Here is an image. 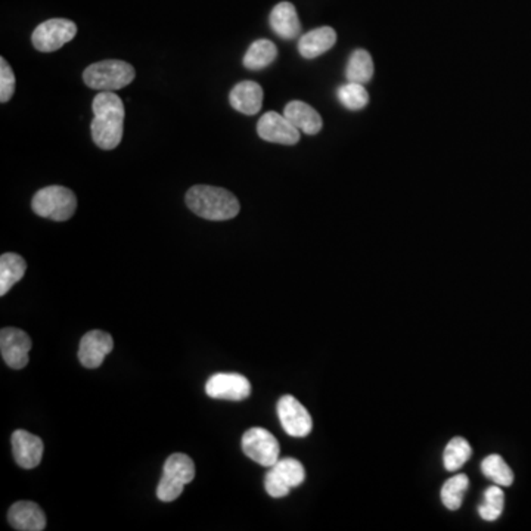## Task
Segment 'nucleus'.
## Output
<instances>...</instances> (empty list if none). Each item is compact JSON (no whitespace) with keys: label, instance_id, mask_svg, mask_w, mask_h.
Listing matches in <instances>:
<instances>
[{"label":"nucleus","instance_id":"f257e3e1","mask_svg":"<svg viewBox=\"0 0 531 531\" xmlns=\"http://www.w3.org/2000/svg\"><path fill=\"white\" fill-rule=\"evenodd\" d=\"M92 110L94 120L90 124V132L94 142L101 150H115L122 142L126 118L122 97L114 92H99L95 96Z\"/></svg>","mask_w":531,"mask_h":531},{"label":"nucleus","instance_id":"f03ea898","mask_svg":"<svg viewBox=\"0 0 531 531\" xmlns=\"http://www.w3.org/2000/svg\"><path fill=\"white\" fill-rule=\"evenodd\" d=\"M187 206L195 215L213 222L231 220L238 215L240 201L224 188L197 185L187 192Z\"/></svg>","mask_w":531,"mask_h":531},{"label":"nucleus","instance_id":"7ed1b4c3","mask_svg":"<svg viewBox=\"0 0 531 531\" xmlns=\"http://www.w3.org/2000/svg\"><path fill=\"white\" fill-rule=\"evenodd\" d=\"M136 78L133 67L126 61L106 60L89 65L83 73V80L90 89L114 92L130 85Z\"/></svg>","mask_w":531,"mask_h":531},{"label":"nucleus","instance_id":"20e7f679","mask_svg":"<svg viewBox=\"0 0 531 531\" xmlns=\"http://www.w3.org/2000/svg\"><path fill=\"white\" fill-rule=\"evenodd\" d=\"M32 208L37 215L53 222H67L78 210V197L69 188H43L32 197Z\"/></svg>","mask_w":531,"mask_h":531},{"label":"nucleus","instance_id":"39448f33","mask_svg":"<svg viewBox=\"0 0 531 531\" xmlns=\"http://www.w3.org/2000/svg\"><path fill=\"white\" fill-rule=\"evenodd\" d=\"M195 479V463L188 454L175 453L167 459L157 487V498L161 502H173L182 495L183 489Z\"/></svg>","mask_w":531,"mask_h":531},{"label":"nucleus","instance_id":"423d86ee","mask_svg":"<svg viewBox=\"0 0 531 531\" xmlns=\"http://www.w3.org/2000/svg\"><path fill=\"white\" fill-rule=\"evenodd\" d=\"M306 471L303 463L294 458L279 459L273 467L269 468L264 477V489L269 496L279 499L289 495L294 487L305 483Z\"/></svg>","mask_w":531,"mask_h":531},{"label":"nucleus","instance_id":"0eeeda50","mask_svg":"<svg viewBox=\"0 0 531 531\" xmlns=\"http://www.w3.org/2000/svg\"><path fill=\"white\" fill-rule=\"evenodd\" d=\"M78 36V25L65 18H53L37 25L32 34V46L39 52H55Z\"/></svg>","mask_w":531,"mask_h":531},{"label":"nucleus","instance_id":"6e6552de","mask_svg":"<svg viewBox=\"0 0 531 531\" xmlns=\"http://www.w3.org/2000/svg\"><path fill=\"white\" fill-rule=\"evenodd\" d=\"M241 444L243 453L261 467H273L279 461V443L272 433L264 428H250L243 435Z\"/></svg>","mask_w":531,"mask_h":531},{"label":"nucleus","instance_id":"1a4fd4ad","mask_svg":"<svg viewBox=\"0 0 531 531\" xmlns=\"http://www.w3.org/2000/svg\"><path fill=\"white\" fill-rule=\"evenodd\" d=\"M278 417L280 426L291 437H306L313 428V419L305 406L294 396H282L278 402Z\"/></svg>","mask_w":531,"mask_h":531},{"label":"nucleus","instance_id":"9d476101","mask_svg":"<svg viewBox=\"0 0 531 531\" xmlns=\"http://www.w3.org/2000/svg\"><path fill=\"white\" fill-rule=\"evenodd\" d=\"M206 393L211 398L241 402L252 394V384L240 373H215L206 384Z\"/></svg>","mask_w":531,"mask_h":531},{"label":"nucleus","instance_id":"9b49d317","mask_svg":"<svg viewBox=\"0 0 531 531\" xmlns=\"http://www.w3.org/2000/svg\"><path fill=\"white\" fill-rule=\"evenodd\" d=\"M257 133L266 142L296 145L300 141V130L288 118L275 111H269L257 123Z\"/></svg>","mask_w":531,"mask_h":531},{"label":"nucleus","instance_id":"f8f14e48","mask_svg":"<svg viewBox=\"0 0 531 531\" xmlns=\"http://www.w3.org/2000/svg\"><path fill=\"white\" fill-rule=\"evenodd\" d=\"M32 340L29 334L16 328H4L0 333V352L5 363L13 370H23L29 363Z\"/></svg>","mask_w":531,"mask_h":531},{"label":"nucleus","instance_id":"ddd939ff","mask_svg":"<svg viewBox=\"0 0 531 531\" xmlns=\"http://www.w3.org/2000/svg\"><path fill=\"white\" fill-rule=\"evenodd\" d=\"M114 340L104 331H90L81 338L78 359L81 365L89 370H96L104 363L105 357L113 352Z\"/></svg>","mask_w":531,"mask_h":531},{"label":"nucleus","instance_id":"4468645a","mask_svg":"<svg viewBox=\"0 0 531 531\" xmlns=\"http://www.w3.org/2000/svg\"><path fill=\"white\" fill-rule=\"evenodd\" d=\"M13 452L18 467L32 470L39 467L43 458V442L41 437L30 435L29 431L16 430L13 435Z\"/></svg>","mask_w":531,"mask_h":531},{"label":"nucleus","instance_id":"2eb2a0df","mask_svg":"<svg viewBox=\"0 0 531 531\" xmlns=\"http://www.w3.org/2000/svg\"><path fill=\"white\" fill-rule=\"evenodd\" d=\"M9 524L15 530L43 531L46 528L45 512L34 502L20 500L9 508Z\"/></svg>","mask_w":531,"mask_h":531},{"label":"nucleus","instance_id":"dca6fc26","mask_svg":"<svg viewBox=\"0 0 531 531\" xmlns=\"http://www.w3.org/2000/svg\"><path fill=\"white\" fill-rule=\"evenodd\" d=\"M229 102L238 113L254 115L263 105V89L256 81H241L231 90Z\"/></svg>","mask_w":531,"mask_h":531},{"label":"nucleus","instance_id":"f3484780","mask_svg":"<svg viewBox=\"0 0 531 531\" xmlns=\"http://www.w3.org/2000/svg\"><path fill=\"white\" fill-rule=\"evenodd\" d=\"M269 23L273 32L284 41H292L300 36L301 23L297 15L296 6L289 2H280L272 9Z\"/></svg>","mask_w":531,"mask_h":531},{"label":"nucleus","instance_id":"a211bd4d","mask_svg":"<svg viewBox=\"0 0 531 531\" xmlns=\"http://www.w3.org/2000/svg\"><path fill=\"white\" fill-rule=\"evenodd\" d=\"M337 43V32L333 27H319L306 32L298 41V52L306 60H315L328 52Z\"/></svg>","mask_w":531,"mask_h":531},{"label":"nucleus","instance_id":"6ab92c4d","mask_svg":"<svg viewBox=\"0 0 531 531\" xmlns=\"http://www.w3.org/2000/svg\"><path fill=\"white\" fill-rule=\"evenodd\" d=\"M285 117L306 134H317L322 130V117L313 106L306 102L292 101L285 106Z\"/></svg>","mask_w":531,"mask_h":531},{"label":"nucleus","instance_id":"aec40b11","mask_svg":"<svg viewBox=\"0 0 531 531\" xmlns=\"http://www.w3.org/2000/svg\"><path fill=\"white\" fill-rule=\"evenodd\" d=\"M27 263L15 252H5L0 257V296H6L14 285L24 278Z\"/></svg>","mask_w":531,"mask_h":531},{"label":"nucleus","instance_id":"412c9836","mask_svg":"<svg viewBox=\"0 0 531 531\" xmlns=\"http://www.w3.org/2000/svg\"><path fill=\"white\" fill-rule=\"evenodd\" d=\"M276 58H278V48L275 43L266 41V39H260L248 48L243 64L247 69L259 71V69H266L269 65L273 64Z\"/></svg>","mask_w":531,"mask_h":531},{"label":"nucleus","instance_id":"4be33fe9","mask_svg":"<svg viewBox=\"0 0 531 531\" xmlns=\"http://www.w3.org/2000/svg\"><path fill=\"white\" fill-rule=\"evenodd\" d=\"M373 71H375V67H373L370 52L365 49H357L347 62L345 78L352 83L366 85L373 78Z\"/></svg>","mask_w":531,"mask_h":531},{"label":"nucleus","instance_id":"5701e85b","mask_svg":"<svg viewBox=\"0 0 531 531\" xmlns=\"http://www.w3.org/2000/svg\"><path fill=\"white\" fill-rule=\"evenodd\" d=\"M471 454H472V449H471L470 443L462 437L452 438L444 453H443V462H444V468L451 472H456L470 461Z\"/></svg>","mask_w":531,"mask_h":531},{"label":"nucleus","instance_id":"b1692460","mask_svg":"<svg viewBox=\"0 0 531 531\" xmlns=\"http://www.w3.org/2000/svg\"><path fill=\"white\" fill-rule=\"evenodd\" d=\"M470 487L467 475L458 474L447 480L442 489V502L449 511H458L462 507L463 496Z\"/></svg>","mask_w":531,"mask_h":531},{"label":"nucleus","instance_id":"393cba45","mask_svg":"<svg viewBox=\"0 0 531 531\" xmlns=\"http://www.w3.org/2000/svg\"><path fill=\"white\" fill-rule=\"evenodd\" d=\"M481 472L486 479L500 487H509L514 483V472L499 454H490L481 463Z\"/></svg>","mask_w":531,"mask_h":531},{"label":"nucleus","instance_id":"a878e982","mask_svg":"<svg viewBox=\"0 0 531 531\" xmlns=\"http://www.w3.org/2000/svg\"><path fill=\"white\" fill-rule=\"evenodd\" d=\"M505 507V495L500 486L489 487L484 493V502L479 507V514L486 521H496L502 516Z\"/></svg>","mask_w":531,"mask_h":531},{"label":"nucleus","instance_id":"bb28decb","mask_svg":"<svg viewBox=\"0 0 531 531\" xmlns=\"http://www.w3.org/2000/svg\"><path fill=\"white\" fill-rule=\"evenodd\" d=\"M338 99L347 110H362L370 101V95L366 92L365 87L361 83H352L341 86L338 89Z\"/></svg>","mask_w":531,"mask_h":531},{"label":"nucleus","instance_id":"cd10ccee","mask_svg":"<svg viewBox=\"0 0 531 531\" xmlns=\"http://www.w3.org/2000/svg\"><path fill=\"white\" fill-rule=\"evenodd\" d=\"M15 74L5 58H0V102L11 101L15 92Z\"/></svg>","mask_w":531,"mask_h":531}]
</instances>
